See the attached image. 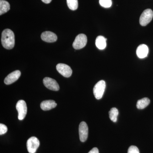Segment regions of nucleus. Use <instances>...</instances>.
I'll list each match as a JSON object with an SVG mask.
<instances>
[{"label":"nucleus","mask_w":153,"mask_h":153,"mask_svg":"<svg viewBox=\"0 0 153 153\" xmlns=\"http://www.w3.org/2000/svg\"><path fill=\"white\" fill-rule=\"evenodd\" d=\"M1 43L3 47L6 49H11L13 48L15 44V35L12 30L5 29L3 31Z\"/></svg>","instance_id":"obj_1"},{"label":"nucleus","mask_w":153,"mask_h":153,"mask_svg":"<svg viewBox=\"0 0 153 153\" xmlns=\"http://www.w3.org/2000/svg\"><path fill=\"white\" fill-rule=\"evenodd\" d=\"M105 82L103 80L99 81L94 85L93 93L96 99L100 100L102 98L105 90Z\"/></svg>","instance_id":"obj_2"},{"label":"nucleus","mask_w":153,"mask_h":153,"mask_svg":"<svg viewBox=\"0 0 153 153\" xmlns=\"http://www.w3.org/2000/svg\"><path fill=\"white\" fill-rule=\"evenodd\" d=\"M153 17V12L151 9H148L143 12L140 18V23L141 26H146L152 21Z\"/></svg>","instance_id":"obj_3"},{"label":"nucleus","mask_w":153,"mask_h":153,"mask_svg":"<svg viewBox=\"0 0 153 153\" xmlns=\"http://www.w3.org/2000/svg\"><path fill=\"white\" fill-rule=\"evenodd\" d=\"M16 108L18 111V118L19 120L24 119L27 114V104L24 100H20L17 102Z\"/></svg>","instance_id":"obj_4"},{"label":"nucleus","mask_w":153,"mask_h":153,"mask_svg":"<svg viewBox=\"0 0 153 153\" xmlns=\"http://www.w3.org/2000/svg\"><path fill=\"white\" fill-rule=\"evenodd\" d=\"M87 42L86 36L83 34H80L76 36L73 43V47L75 49H82L86 46Z\"/></svg>","instance_id":"obj_5"},{"label":"nucleus","mask_w":153,"mask_h":153,"mask_svg":"<svg viewBox=\"0 0 153 153\" xmlns=\"http://www.w3.org/2000/svg\"><path fill=\"white\" fill-rule=\"evenodd\" d=\"M39 146H40V142L36 137H31L27 141V149L29 153H36Z\"/></svg>","instance_id":"obj_6"},{"label":"nucleus","mask_w":153,"mask_h":153,"mask_svg":"<svg viewBox=\"0 0 153 153\" xmlns=\"http://www.w3.org/2000/svg\"><path fill=\"white\" fill-rule=\"evenodd\" d=\"M56 69L59 73L65 77H69L72 74L71 67L64 63H59L56 66Z\"/></svg>","instance_id":"obj_7"},{"label":"nucleus","mask_w":153,"mask_h":153,"mask_svg":"<svg viewBox=\"0 0 153 153\" xmlns=\"http://www.w3.org/2000/svg\"><path fill=\"white\" fill-rule=\"evenodd\" d=\"M79 134L80 140L82 142H85L88 136V127L85 122H82L79 124Z\"/></svg>","instance_id":"obj_8"},{"label":"nucleus","mask_w":153,"mask_h":153,"mask_svg":"<svg viewBox=\"0 0 153 153\" xmlns=\"http://www.w3.org/2000/svg\"><path fill=\"white\" fill-rule=\"evenodd\" d=\"M44 85L50 90L57 91L60 89L59 85L55 79L50 77H45L43 79Z\"/></svg>","instance_id":"obj_9"},{"label":"nucleus","mask_w":153,"mask_h":153,"mask_svg":"<svg viewBox=\"0 0 153 153\" xmlns=\"http://www.w3.org/2000/svg\"><path fill=\"white\" fill-rule=\"evenodd\" d=\"M21 71L19 70L13 71L6 76L4 82L6 85H10L17 81L21 76Z\"/></svg>","instance_id":"obj_10"},{"label":"nucleus","mask_w":153,"mask_h":153,"mask_svg":"<svg viewBox=\"0 0 153 153\" xmlns=\"http://www.w3.org/2000/svg\"><path fill=\"white\" fill-rule=\"evenodd\" d=\"M41 38L43 41L48 43H53L57 40V36L55 33L50 31H46L42 33Z\"/></svg>","instance_id":"obj_11"},{"label":"nucleus","mask_w":153,"mask_h":153,"mask_svg":"<svg viewBox=\"0 0 153 153\" xmlns=\"http://www.w3.org/2000/svg\"><path fill=\"white\" fill-rule=\"evenodd\" d=\"M136 52L137 55L140 58H145L149 53V48L145 44H142L137 47Z\"/></svg>","instance_id":"obj_12"},{"label":"nucleus","mask_w":153,"mask_h":153,"mask_svg":"<svg viewBox=\"0 0 153 153\" xmlns=\"http://www.w3.org/2000/svg\"><path fill=\"white\" fill-rule=\"evenodd\" d=\"M56 106L57 103L53 100H45L41 103V108L44 111L49 110L55 108Z\"/></svg>","instance_id":"obj_13"},{"label":"nucleus","mask_w":153,"mask_h":153,"mask_svg":"<svg viewBox=\"0 0 153 153\" xmlns=\"http://www.w3.org/2000/svg\"><path fill=\"white\" fill-rule=\"evenodd\" d=\"M106 38L103 36H99L96 39V46L97 48L100 50L105 49L106 47Z\"/></svg>","instance_id":"obj_14"},{"label":"nucleus","mask_w":153,"mask_h":153,"mask_svg":"<svg viewBox=\"0 0 153 153\" xmlns=\"http://www.w3.org/2000/svg\"><path fill=\"white\" fill-rule=\"evenodd\" d=\"M10 10V5L9 2L4 0L0 1V15L5 13Z\"/></svg>","instance_id":"obj_15"},{"label":"nucleus","mask_w":153,"mask_h":153,"mask_svg":"<svg viewBox=\"0 0 153 153\" xmlns=\"http://www.w3.org/2000/svg\"><path fill=\"white\" fill-rule=\"evenodd\" d=\"M150 100L149 98L145 97L138 100L137 103V107L138 109H143L146 107L149 104Z\"/></svg>","instance_id":"obj_16"},{"label":"nucleus","mask_w":153,"mask_h":153,"mask_svg":"<svg viewBox=\"0 0 153 153\" xmlns=\"http://www.w3.org/2000/svg\"><path fill=\"white\" fill-rule=\"evenodd\" d=\"M109 117L111 120L113 122L117 121V116L119 114L118 110L116 108H112L109 111Z\"/></svg>","instance_id":"obj_17"},{"label":"nucleus","mask_w":153,"mask_h":153,"mask_svg":"<svg viewBox=\"0 0 153 153\" xmlns=\"http://www.w3.org/2000/svg\"><path fill=\"white\" fill-rule=\"evenodd\" d=\"M67 5L69 9L75 10L78 8V0H66Z\"/></svg>","instance_id":"obj_18"},{"label":"nucleus","mask_w":153,"mask_h":153,"mask_svg":"<svg viewBox=\"0 0 153 153\" xmlns=\"http://www.w3.org/2000/svg\"><path fill=\"white\" fill-rule=\"evenodd\" d=\"M99 3L100 5L104 8L110 7L112 5L111 0H99Z\"/></svg>","instance_id":"obj_19"},{"label":"nucleus","mask_w":153,"mask_h":153,"mask_svg":"<svg viewBox=\"0 0 153 153\" xmlns=\"http://www.w3.org/2000/svg\"><path fill=\"white\" fill-rule=\"evenodd\" d=\"M128 153H140V152L137 147L131 146L129 148Z\"/></svg>","instance_id":"obj_20"},{"label":"nucleus","mask_w":153,"mask_h":153,"mask_svg":"<svg viewBox=\"0 0 153 153\" xmlns=\"http://www.w3.org/2000/svg\"><path fill=\"white\" fill-rule=\"evenodd\" d=\"M8 128L7 126L3 124H0V134H4L7 131Z\"/></svg>","instance_id":"obj_21"},{"label":"nucleus","mask_w":153,"mask_h":153,"mask_svg":"<svg viewBox=\"0 0 153 153\" xmlns=\"http://www.w3.org/2000/svg\"><path fill=\"white\" fill-rule=\"evenodd\" d=\"M88 153H99L97 148H94Z\"/></svg>","instance_id":"obj_22"},{"label":"nucleus","mask_w":153,"mask_h":153,"mask_svg":"<svg viewBox=\"0 0 153 153\" xmlns=\"http://www.w3.org/2000/svg\"><path fill=\"white\" fill-rule=\"evenodd\" d=\"M45 4H49L52 1V0H41Z\"/></svg>","instance_id":"obj_23"}]
</instances>
